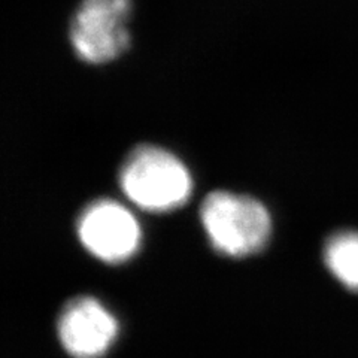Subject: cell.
Masks as SVG:
<instances>
[{"label":"cell","mask_w":358,"mask_h":358,"mask_svg":"<svg viewBox=\"0 0 358 358\" xmlns=\"http://www.w3.org/2000/svg\"><path fill=\"white\" fill-rule=\"evenodd\" d=\"M120 185L127 199L141 209L166 212L188 200L192 176L172 152L154 145H139L121 166Z\"/></svg>","instance_id":"cell-1"},{"label":"cell","mask_w":358,"mask_h":358,"mask_svg":"<svg viewBox=\"0 0 358 358\" xmlns=\"http://www.w3.org/2000/svg\"><path fill=\"white\" fill-rule=\"evenodd\" d=\"M200 218L214 248L230 257L259 251L271 233V217L263 203L230 192L209 193Z\"/></svg>","instance_id":"cell-2"},{"label":"cell","mask_w":358,"mask_h":358,"mask_svg":"<svg viewBox=\"0 0 358 358\" xmlns=\"http://www.w3.org/2000/svg\"><path fill=\"white\" fill-rule=\"evenodd\" d=\"M131 0H81L71 21L69 38L78 59L102 64L129 48Z\"/></svg>","instance_id":"cell-3"},{"label":"cell","mask_w":358,"mask_h":358,"mask_svg":"<svg viewBox=\"0 0 358 358\" xmlns=\"http://www.w3.org/2000/svg\"><path fill=\"white\" fill-rule=\"evenodd\" d=\"M78 238L99 260L120 263L136 251L141 231L138 221L114 200H96L90 203L76 222Z\"/></svg>","instance_id":"cell-4"},{"label":"cell","mask_w":358,"mask_h":358,"mask_svg":"<svg viewBox=\"0 0 358 358\" xmlns=\"http://www.w3.org/2000/svg\"><path fill=\"white\" fill-rule=\"evenodd\" d=\"M117 331L115 318L93 297H75L62 309L59 338L63 348L75 358L102 357Z\"/></svg>","instance_id":"cell-5"},{"label":"cell","mask_w":358,"mask_h":358,"mask_svg":"<svg viewBox=\"0 0 358 358\" xmlns=\"http://www.w3.org/2000/svg\"><path fill=\"white\" fill-rule=\"evenodd\" d=\"M322 255L330 273L345 288L358 293V231L342 230L331 234Z\"/></svg>","instance_id":"cell-6"}]
</instances>
